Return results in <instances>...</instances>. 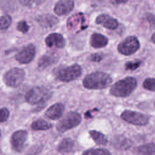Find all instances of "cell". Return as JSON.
<instances>
[{
	"label": "cell",
	"mask_w": 155,
	"mask_h": 155,
	"mask_svg": "<svg viewBox=\"0 0 155 155\" xmlns=\"http://www.w3.org/2000/svg\"><path fill=\"white\" fill-rule=\"evenodd\" d=\"M110 76L104 72L97 71L87 75L82 84L85 88L91 90H101L107 87L111 83Z\"/></svg>",
	"instance_id": "obj_1"
},
{
	"label": "cell",
	"mask_w": 155,
	"mask_h": 155,
	"mask_svg": "<svg viewBox=\"0 0 155 155\" xmlns=\"http://www.w3.org/2000/svg\"><path fill=\"white\" fill-rule=\"evenodd\" d=\"M137 87V81L133 77H127L114 83L110 90L114 96L125 97L128 96Z\"/></svg>",
	"instance_id": "obj_2"
},
{
	"label": "cell",
	"mask_w": 155,
	"mask_h": 155,
	"mask_svg": "<svg viewBox=\"0 0 155 155\" xmlns=\"http://www.w3.org/2000/svg\"><path fill=\"white\" fill-rule=\"evenodd\" d=\"M51 96V91L44 87H35L30 89L25 94V101L31 104L36 105L44 102Z\"/></svg>",
	"instance_id": "obj_3"
},
{
	"label": "cell",
	"mask_w": 155,
	"mask_h": 155,
	"mask_svg": "<svg viewBox=\"0 0 155 155\" xmlns=\"http://www.w3.org/2000/svg\"><path fill=\"white\" fill-rule=\"evenodd\" d=\"M82 68L78 64L65 67L57 70L54 74L57 79L62 82H70L76 79L82 74Z\"/></svg>",
	"instance_id": "obj_4"
},
{
	"label": "cell",
	"mask_w": 155,
	"mask_h": 155,
	"mask_svg": "<svg viewBox=\"0 0 155 155\" xmlns=\"http://www.w3.org/2000/svg\"><path fill=\"white\" fill-rule=\"evenodd\" d=\"M82 121V117L79 113L75 111L67 113L64 117L58 122L56 129L58 131L64 133L68 130L77 127Z\"/></svg>",
	"instance_id": "obj_5"
},
{
	"label": "cell",
	"mask_w": 155,
	"mask_h": 155,
	"mask_svg": "<svg viewBox=\"0 0 155 155\" xmlns=\"http://www.w3.org/2000/svg\"><path fill=\"white\" fill-rule=\"evenodd\" d=\"M25 76V73L23 69L15 67L4 74L3 80L6 85L10 87H17L22 83Z\"/></svg>",
	"instance_id": "obj_6"
},
{
	"label": "cell",
	"mask_w": 155,
	"mask_h": 155,
	"mask_svg": "<svg viewBox=\"0 0 155 155\" xmlns=\"http://www.w3.org/2000/svg\"><path fill=\"white\" fill-rule=\"evenodd\" d=\"M140 47L139 42L137 38L130 36L126 38L118 45L119 52L124 55H130L134 53Z\"/></svg>",
	"instance_id": "obj_7"
},
{
	"label": "cell",
	"mask_w": 155,
	"mask_h": 155,
	"mask_svg": "<svg viewBox=\"0 0 155 155\" xmlns=\"http://www.w3.org/2000/svg\"><path fill=\"white\" fill-rule=\"evenodd\" d=\"M121 118L125 121L136 125H145L149 121V116L133 111L125 110L120 115Z\"/></svg>",
	"instance_id": "obj_8"
},
{
	"label": "cell",
	"mask_w": 155,
	"mask_h": 155,
	"mask_svg": "<svg viewBox=\"0 0 155 155\" xmlns=\"http://www.w3.org/2000/svg\"><path fill=\"white\" fill-rule=\"evenodd\" d=\"M36 54L35 47L32 44L23 47L16 55L15 59L22 64H29L34 59Z\"/></svg>",
	"instance_id": "obj_9"
},
{
	"label": "cell",
	"mask_w": 155,
	"mask_h": 155,
	"mask_svg": "<svg viewBox=\"0 0 155 155\" xmlns=\"http://www.w3.org/2000/svg\"><path fill=\"white\" fill-rule=\"evenodd\" d=\"M27 137V132L25 130H18L14 132L10 139L12 149L18 153L23 150L25 142Z\"/></svg>",
	"instance_id": "obj_10"
},
{
	"label": "cell",
	"mask_w": 155,
	"mask_h": 155,
	"mask_svg": "<svg viewBox=\"0 0 155 155\" xmlns=\"http://www.w3.org/2000/svg\"><path fill=\"white\" fill-rule=\"evenodd\" d=\"M74 6L73 1L61 0L56 2L54 7V12L59 16L65 15L70 13Z\"/></svg>",
	"instance_id": "obj_11"
},
{
	"label": "cell",
	"mask_w": 155,
	"mask_h": 155,
	"mask_svg": "<svg viewBox=\"0 0 155 155\" xmlns=\"http://www.w3.org/2000/svg\"><path fill=\"white\" fill-rule=\"evenodd\" d=\"M45 44L49 47L63 48L65 45V40L63 36L58 33H53L48 35L45 39Z\"/></svg>",
	"instance_id": "obj_12"
},
{
	"label": "cell",
	"mask_w": 155,
	"mask_h": 155,
	"mask_svg": "<svg viewBox=\"0 0 155 155\" xmlns=\"http://www.w3.org/2000/svg\"><path fill=\"white\" fill-rule=\"evenodd\" d=\"M97 24L102 25L104 27L109 30H114L118 27L117 21L108 15L102 14L99 15L96 19Z\"/></svg>",
	"instance_id": "obj_13"
},
{
	"label": "cell",
	"mask_w": 155,
	"mask_h": 155,
	"mask_svg": "<svg viewBox=\"0 0 155 155\" xmlns=\"http://www.w3.org/2000/svg\"><path fill=\"white\" fill-rule=\"evenodd\" d=\"M64 109V105L62 104L60 102L56 103L47 110L45 113V116L50 119H58L62 116Z\"/></svg>",
	"instance_id": "obj_14"
},
{
	"label": "cell",
	"mask_w": 155,
	"mask_h": 155,
	"mask_svg": "<svg viewBox=\"0 0 155 155\" xmlns=\"http://www.w3.org/2000/svg\"><path fill=\"white\" fill-rule=\"evenodd\" d=\"M36 21L41 26L44 28L53 27L59 22L58 19L51 14L39 15L36 18Z\"/></svg>",
	"instance_id": "obj_15"
},
{
	"label": "cell",
	"mask_w": 155,
	"mask_h": 155,
	"mask_svg": "<svg viewBox=\"0 0 155 155\" xmlns=\"http://www.w3.org/2000/svg\"><path fill=\"white\" fill-rule=\"evenodd\" d=\"M59 56L56 54H45L42 56L38 62V67L40 70H44L45 68L51 65L58 61Z\"/></svg>",
	"instance_id": "obj_16"
},
{
	"label": "cell",
	"mask_w": 155,
	"mask_h": 155,
	"mask_svg": "<svg viewBox=\"0 0 155 155\" xmlns=\"http://www.w3.org/2000/svg\"><path fill=\"white\" fill-rule=\"evenodd\" d=\"M90 44L94 48H102L107 45L108 38L101 33H94L90 37Z\"/></svg>",
	"instance_id": "obj_17"
},
{
	"label": "cell",
	"mask_w": 155,
	"mask_h": 155,
	"mask_svg": "<svg viewBox=\"0 0 155 155\" xmlns=\"http://www.w3.org/2000/svg\"><path fill=\"white\" fill-rule=\"evenodd\" d=\"M113 143L116 148L120 150H126L131 146L130 140L123 136H117L114 137Z\"/></svg>",
	"instance_id": "obj_18"
},
{
	"label": "cell",
	"mask_w": 155,
	"mask_h": 155,
	"mask_svg": "<svg viewBox=\"0 0 155 155\" xmlns=\"http://www.w3.org/2000/svg\"><path fill=\"white\" fill-rule=\"evenodd\" d=\"M137 155H155V143H148L139 147L136 150Z\"/></svg>",
	"instance_id": "obj_19"
},
{
	"label": "cell",
	"mask_w": 155,
	"mask_h": 155,
	"mask_svg": "<svg viewBox=\"0 0 155 155\" xmlns=\"http://www.w3.org/2000/svg\"><path fill=\"white\" fill-rule=\"evenodd\" d=\"M74 141L70 138H64L58 146L57 150L60 153H68L71 151L74 147Z\"/></svg>",
	"instance_id": "obj_20"
},
{
	"label": "cell",
	"mask_w": 155,
	"mask_h": 155,
	"mask_svg": "<svg viewBox=\"0 0 155 155\" xmlns=\"http://www.w3.org/2000/svg\"><path fill=\"white\" fill-rule=\"evenodd\" d=\"M31 128L35 131L47 130L52 128V125L45 120L38 119L31 124Z\"/></svg>",
	"instance_id": "obj_21"
},
{
	"label": "cell",
	"mask_w": 155,
	"mask_h": 155,
	"mask_svg": "<svg viewBox=\"0 0 155 155\" xmlns=\"http://www.w3.org/2000/svg\"><path fill=\"white\" fill-rule=\"evenodd\" d=\"M89 134L96 144L99 145H105L107 144V139L102 133L96 130H91L89 131Z\"/></svg>",
	"instance_id": "obj_22"
},
{
	"label": "cell",
	"mask_w": 155,
	"mask_h": 155,
	"mask_svg": "<svg viewBox=\"0 0 155 155\" xmlns=\"http://www.w3.org/2000/svg\"><path fill=\"white\" fill-rule=\"evenodd\" d=\"M12 19L10 15H5L0 16V30H4L7 29L11 23Z\"/></svg>",
	"instance_id": "obj_23"
},
{
	"label": "cell",
	"mask_w": 155,
	"mask_h": 155,
	"mask_svg": "<svg viewBox=\"0 0 155 155\" xmlns=\"http://www.w3.org/2000/svg\"><path fill=\"white\" fill-rule=\"evenodd\" d=\"M82 155H111L110 153L103 148H97V149H90L85 151Z\"/></svg>",
	"instance_id": "obj_24"
},
{
	"label": "cell",
	"mask_w": 155,
	"mask_h": 155,
	"mask_svg": "<svg viewBox=\"0 0 155 155\" xmlns=\"http://www.w3.org/2000/svg\"><path fill=\"white\" fill-rule=\"evenodd\" d=\"M142 85L145 89L151 91H155V78H147L143 82Z\"/></svg>",
	"instance_id": "obj_25"
},
{
	"label": "cell",
	"mask_w": 155,
	"mask_h": 155,
	"mask_svg": "<svg viewBox=\"0 0 155 155\" xmlns=\"http://www.w3.org/2000/svg\"><path fill=\"white\" fill-rule=\"evenodd\" d=\"M29 25L25 21H21L19 22L16 26L17 30L23 33H27L29 30Z\"/></svg>",
	"instance_id": "obj_26"
},
{
	"label": "cell",
	"mask_w": 155,
	"mask_h": 155,
	"mask_svg": "<svg viewBox=\"0 0 155 155\" xmlns=\"http://www.w3.org/2000/svg\"><path fill=\"white\" fill-rule=\"evenodd\" d=\"M140 65V62L139 61H130L127 62L125 65V67L126 70H134L137 69Z\"/></svg>",
	"instance_id": "obj_27"
},
{
	"label": "cell",
	"mask_w": 155,
	"mask_h": 155,
	"mask_svg": "<svg viewBox=\"0 0 155 155\" xmlns=\"http://www.w3.org/2000/svg\"><path fill=\"white\" fill-rule=\"evenodd\" d=\"M10 112L6 108H0V122H5L8 119Z\"/></svg>",
	"instance_id": "obj_28"
},
{
	"label": "cell",
	"mask_w": 155,
	"mask_h": 155,
	"mask_svg": "<svg viewBox=\"0 0 155 155\" xmlns=\"http://www.w3.org/2000/svg\"><path fill=\"white\" fill-rule=\"evenodd\" d=\"M19 2L23 5L31 7H33L34 5H39V4H41L42 2H43L44 1H20Z\"/></svg>",
	"instance_id": "obj_29"
},
{
	"label": "cell",
	"mask_w": 155,
	"mask_h": 155,
	"mask_svg": "<svg viewBox=\"0 0 155 155\" xmlns=\"http://www.w3.org/2000/svg\"><path fill=\"white\" fill-rule=\"evenodd\" d=\"M146 20L153 27H155V15L153 14H147L146 15Z\"/></svg>",
	"instance_id": "obj_30"
},
{
	"label": "cell",
	"mask_w": 155,
	"mask_h": 155,
	"mask_svg": "<svg viewBox=\"0 0 155 155\" xmlns=\"http://www.w3.org/2000/svg\"><path fill=\"white\" fill-rule=\"evenodd\" d=\"M90 59L93 62H99L102 59V56L98 53H94L90 56Z\"/></svg>",
	"instance_id": "obj_31"
},
{
	"label": "cell",
	"mask_w": 155,
	"mask_h": 155,
	"mask_svg": "<svg viewBox=\"0 0 155 155\" xmlns=\"http://www.w3.org/2000/svg\"><path fill=\"white\" fill-rule=\"evenodd\" d=\"M151 41L155 44V33H154L151 36Z\"/></svg>",
	"instance_id": "obj_32"
},
{
	"label": "cell",
	"mask_w": 155,
	"mask_h": 155,
	"mask_svg": "<svg viewBox=\"0 0 155 155\" xmlns=\"http://www.w3.org/2000/svg\"><path fill=\"white\" fill-rule=\"evenodd\" d=\"M127 1H113V2H112L113 3H116V4H117V3H125V2H126Z\"/></svg>",
	"instance_id": "obj_33"
},
{
	"label": "cell",
	"mask_w": 155,
	"mask_h": 155,
	"mask_svg": "<svg viewBox=\"0 0 155 155\" xmlns=\"http://www.w3.org/2000/svg\"><path fill=\"white\" fill-rule=\"evenodd\" d=\"M0 136H1V130H0Z\"/></svg>",
	"instance_id": "obj_34"
},
{
	"label": "cell",
	"mask_w": 155,
	"mask_h": 155,
	"mask_svg": "<svg viewBox=\"0 0 155 155\" xmlns=\"http://www.w3.org/2000/svg\"><path fill=\"white\" fill-rule=\"evenodd\" d=\"M154 105H155V103H154Z\"/></svg>",
	"instance_id": "obj_35"
}]
</instances>
